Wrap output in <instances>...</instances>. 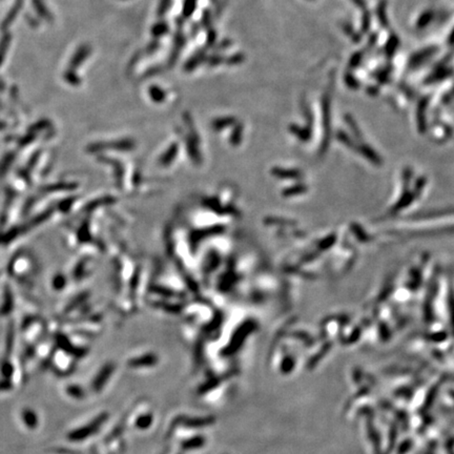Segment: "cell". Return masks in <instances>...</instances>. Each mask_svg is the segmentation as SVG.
I'll return each mask as SVG.
<instances>
[{"instance_id":"1","label":"cell","mask_w":454,"mask_h":454,"mask_svg":"<svg viewBox=\"0 0 454 454\" xmlns=\"http://www.w3.org/2000/svg\"><path fill=\"white\" fill-rule=\"evenodd\" d=\"M89 53H90V49L89 48H87V47L81 48L79 50V52L77 53V54L73 57V60L71 62V66L73 68L79 66L80 63L83 61V59H86V57L89 55Z\"/></svg>"},{"instance_id":"2","label":"cell","mask_w":454,"mask_h":454,"mask_svg":"<svg viewBox=\"0 0 454 454\" xmlns=\"http://www.w3.org/2000/svg\"><path fill=\"white\" fill-rule=\"evenodd\" d=\"M151 96L155 100H162L164 97V94L161 90H159L158 88H153V89H151Z\"/></svg>"},{"instance_id":"3","label":"cell","mask_w":454,"mask_h":454,"mask_svg":"<svg viewBox=\"0 0 454 454\" xmlns=\"http://www.w3.org/2000/svg\"><path fill=\"white\" fill-rule=\"evenodd\" d=\"M20 7H21V0H18V4H16V5L14 6L13 10H12V11H11V13L9 14V17H8V19H7V23H9V24H10V23H11V21H12V20H13V19L15 18L14 16H15V15H16V14H17V13L19 12V9H20Z\"/></svg>"}]
</instances>
